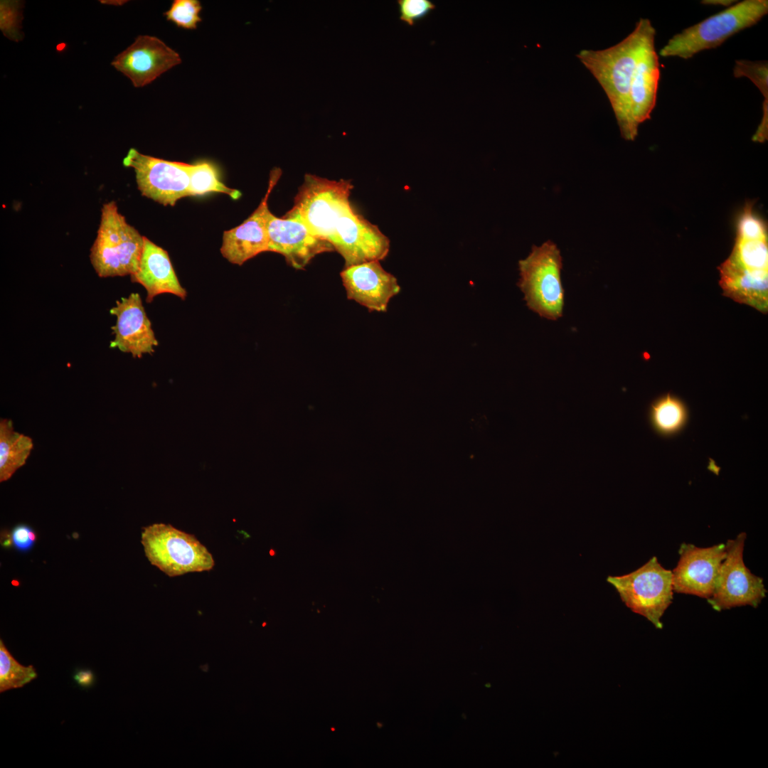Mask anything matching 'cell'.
<instances>
[{"instance_id": "6da1fadb", "label": "cell", "mask_w": 768, "mask_h": 768, "mask_svg": "<svg viewBox=\"0 0 768 768\" xmlns=\"http://www.w3.org/2000/svg\"><path fill=\"white\" fill-rule=\"evenodd\" d=\"M351 180H329L306 174L283 215L303 223L309 231L329 242L344 259L345 267L383 260L390 240L378 228L351 207Z\"/></svg>"}, {"instance_id": "7a4b0ae2", "label": "cell", "mask_w": 768, "mask_h": 768, "mask_svg": "<svg viewBox=\"0 0 768 768\" xmlns=\"http://www.w3.org/2000/svg\"><path fill=\"white\" fill-rule=\"evenodd\" d=\"M720 284L726 296L762 312L768 306L767 224L745 203L736 218V238L730 257L719 267Z\"/></svg>"}, {"instance_id": "3957f363", "label": "cell", "mask_w": 768, "mask_h": 768, "mask_svg": "<svg viewBox=\"0 0 768 768\" xmlns=\"http://www.w3.org/2000/svg\"><path fill=\"white\" fill-rule=\"evenodd\" d=\"M654 29L649 19L641 18L619 43L601 50L583 49L576 55L602 86L621 135L628 141L634 140L629 124L630 88L643 43Z\"/></svg>"}, {"instance_id": "277c9868", "label": "cell", "mask_w": 768, "mask_h": 768, "mask_svg": "<svg viewBox=\"0 0 768 768\" xmlns=\"http://www.w3.org/2000/svg\"><path fill=\"white\" fill-rule=\"evenodd\" d=\"M768 13L767 0L736 2L673 36L660 49L663 58L684 60L715 48L735 34L757 24Z\"/></svg>"}, {"instance_id": "5b68a950", "label": "cell", "mask_w": 768, "mask_h": 768, "mask_svg": "<svg viewBox=\"0 0 768 768\" xmlns=\"http://www.w3.org/2000/svg\"><path fill=\"white\" fill-rule=\"evenodd\" d=\"M144 236L119 213L114 201L105 203L97 235L90 248L92 265L100 277L130 276L139 267Z\"/></svg>"}, {"instance_id": "8992f818", "label": "cell", "mask_w": 768, "mask_h": 768, "mask_svg": "<svg viewBox=\"0 0 768 768\" xmlns=\"http://www.w3.org/2000/svg\"><path fill=\"white\" fill-rule=\"evenodd\" d=\"M562 257L550 240L533 246L528 256L518 262V287L527 306L540 316L556 320L562 314L564 289L561 282Z\"/></svg>"}, {"instance_id": "52a82bcc", "label": "cell", "mask_w": 768, "mask_h": 768, "mask_svg": "<svg viewBox=\"0 0 768 768\" xmlns=\"http://www.w3.org/2000/svg\"><path fill=\"white\" fill-rule=\"evenodd\" d=\"M141 543L150 563L169 577L210 571L215 565L213 555L195 535L170 524L143 528Z\"/></svg>"}, {"instance_id": "ba28073f", "label": "cell", "mask_w": 768, "mask_h": 768, "mask_svg": "<svg viewBox=\"0 0 768 768\" xmlns=\"http://www.w3.org/2000/svg\"><path fill=\"white\" fill-rule=\"evenodd\" d=\"M607 581L617 591L622 601L632 612L648 619L658 629L661 618L673 599L672 572L651 558L636 570L620 576H609Z\"/></svg>"}, {"instance_id": "9c48e42d", "label": "cell", "mask_w": 768, "mask_h": 768, "mask_svg": "<svg viewBox=\"0 0 768 768\" xmlns=\"http://www.w3.org/2000/svg\"><path fill=\"white\" fill-rule=\"evenodd\" d=\"M746 539V533L741 532L725 543V557L719 568L713 594L707 599L718 612L744 606L757 608L766 597L767 591L763 579L745 565L743 555Z\"/></svg>"}, {"instance_id": "30bf717a", "label": "cell", "mask_w": 768, "mask_h": 768, "mask_svg": "<svg viewBox=\"0 0 768 768\" xmlns=\"http://www.w3.org/2000/svg\"><path fill=\"white\" fill-rule=\"evenodd\" d=\"M123 164L134 169L142 195L164 206H174L190 196V164L171 161L143 154L130 149Z\"/></svg>"}, {"instance_id": "8fae6325", "label": "cell", "mask_w": 768, "mask_h": 768, "mask_svg": "<svg viewBox=\"0 0 768 768\" xmlns=\"http://www.w3.org/2000/svg\"><path fill=\"white\" fill-rule=\"evenodd\" d=\"M678 554L677 565L671 570L674 593L709 599L725 557V543L702 548L682 543Z\"/></svg>"}, {"instance_id": "7c38bea8", "label": "cell", "mask_w": 768, "mask_h": 768, "mask_svg": "<svg viewBox=\"0 0 768 768\" xmlns=\"http://www.w3.org/2000/svg\"><path fill=\"white\" fill-rule=\"evenodd\" d=\"M181 62L179 54L159 38L139 36L114 58L111 65L127 77L135 87H142Z\"/></svg>"}, {"instance_id": "4fadbf2b", "label": "cell", "mask_w": 768, "mask_h": 768, "mask_svg": "<svg viewBox=\"0 0 768 768\" xmlns=\"http://www.w3.org/2000/svg\"><path fill=\"white\" fill-rule=\"evenodd\" d=\"M282 174L279 168L270 175L267 192L255 211L242 223L223 233L222 255L230 262L242 265L258 254L267 251L268 198Z\"/></svg>"}, {"instance_id": "5bb4252c", "label": "cell", "mask_w": 768, "mask_h": 768, "mask_svg": "<svg viewBox=\"0 0 768 768\" xmlns=\"http://www.w3.org/2000/svg\"><path fill=\"white\" fill-rule=\"evenodd\" d=\"M267 251L283 255L289 265L304 269L316 255L334 250L326 240L313 235L301 221L278 218L271 212L267 221Z\"/></svg>"}, {"instance_id": "9a60e30c", "label": "cell", "mask_w": 768, "mask_h": 768, "mask_svg": "<svg viewBox=\"0 0 768 768\" xmlns=\"http://www.w3.org/2000/svg\"><path fill=\"white\" fill-rule=\"evenodd\" d=\"M340 275L347 298L370 311L385 312L390 300L400 291L396 277L378 260L344 267Z\"/></svg>"}, {"instance_id": "2e32d148", "label": "cell", "mask_w": 768, "mask_h": 768, "mask_svg": "<svg viewBox=\"0 0 768 768\" xmlns=\"http://www.w3.org/2000/svg\"><path fill=\"white\" fill-rule=\"evenodd\" d=\"M110 314L117 318L112 327L114 338L111 347L131 353L134 358L154 351L158 341L139 294L132 293L116 301Z\"/></svg>"}, {"instance_id": "e0dca14e", "label": "cell", "mask_w": 768, "mask_h": 768, "mask_svg": "<svg viewBox=\"0 0 768 768\" xmlns=\"http://www.w3.org/2000/svg\"><path fill=\"white\" fill-rule=\"evenodd\" d=\"M656 29L641 46L629 93V124L635 139L641 124L651 118L656 106L660 78L658 55L655 48Z\"/></svg>"}, {"instance_id": "ac0fdd59", "label": "cell", "mask_w": 768, "mask_h": 768, "mask_svg": "<svg viewBox=\"0 0 768 768\" xmlns=\"http://www.w3.org/2000/svg\"><path fill=\"white\" fill-rule=\"evenodd\" d=\"M131 279L145 288L147 302L164 293L172 294L182 299L187 294L178 279L168 252L146 237H144L138 270L131 275Z\"/></svg>"}, {"instance_id": "d6986e66", "label": "cell", "mask_w": 768, "mask_h": 768, "mask_svg": "<svg viewBox=\"0 0 768 768\" xmlns=\"http://www.w3.org/2000/svg\"><path fill=\"white\" fill-rule=\"evenodd\" d=\"M33 449L32 439L14 431L12 421H0V481L9 479L26 464Z\"/></svg>"}, {"instance_id": "ffe728a7", "label": "cell", "mask_w": 768, "mask_h": 768, "mask_svg": "<svg viewBox=\"0 0 768 768\" xmlns=\"http://www.w3.org/2000/svg\"><path fill=\"white\" fill-rule=\"evenodd\" d=\"M736 78H747L759 89L764 101L762 117L752 141L763 143L768 139V63L767 60H737L733 68Z\"/></svg>"}, {"instance_id": "44dd1931", "label": "cell", "mask_w": 768, "mask_h": 768, "mask_svg": "<svg viewBox=\"0 0 768 768\" xmlns=\"http://www.w3.org/2000/svg\"><path fill=\"white\" fill-rule=\"evenodd\" d=\"M212 192L225 193L235 200L241 196L239 191L230 188L221 182L213 164L201 161L190 164V196H203Z\"/></svg>"}, {"instance_id": "7402d4cb", "label": "cell", "mask_w": 768, "mask_h": 768, "mask_svg": "<svg viewBox=\"0 0 768 768\" xmlns=\"http://www.w3.org/2000/svg\"><path fill=\"white\" fill-rule=\"evenodd\" d=\"M686 417L684 405L670 394L652 405V423L663 434H668L678 431L684 425Z\"/></svg>"}, {"instance_id": "603a6c76", "label": "cell", "mask_w": 768, "mask_h": 768, "mask_svg": "<svg viewBox=\"0 0 768 768\" xmlns=\"http://www.w3.org/2000/svg\"><path fill=\"white\" fill-rule=\"evenodd\" d=\"M32 665L25 666L18 663L0 641V693L24 686L37 678Z\"/></svg>"}, {"instance_id": "cb8c5ba5", "label": "cell", "mask_w": 768, "mask_h": 768, "mask_svg": "<svg viewBox=\"0 0 768 768\" xmlns=\"http://www.w3.org/2000/svg\"><path fill=\"white\" fill-rule=\"evenodd\" d=\"M202 6L197 0H175L170 9L164 13L169 21L178 27L186 29H195L201 18L199 14Z\"/></svg>"}, {"instance_id": "d4e9b609", "label": "cell", "mask_w": 768, "mask_h": 768, "mask_svg": "<svg viewBox=\"0 0 768 768\" xmlns=\"http://www.w3.org/2000/svg\"><path fill=\"white\" fill-rule=\"evenodd\" d=\"M400 19L413 26L425 18L436 7L430 0H398Z\"/></svg>"}, {"instance_id": "484cf974", "label": "cell", "mask_w": 768, "mask_h": 768, "mask_svg": "<svg viewBox=\"0 0 768 768\" xmlns=\"http://www.w3.org/2000/svg\"><path fill=\"white\" fill-rule=\"evenodd\" d=\"M37 539L36 532L28 526L21 524L13 528L9 535V543L19 551L26 552L33 546Z\"/></svg>"}, {"instance_id": "4316f807", "label": "cell", "mask_w": 768, "mask_h": 768, "mask_svg": "<svg viewBox=\"0 0 768 768\" xmlns=\"http://www.w3.org/2000/svg\"><path fill=\"white\" fill-rule=\"evenodd\" d=\"M73 678L78 686L83 688H89L95 683V675L90 669L78 670L75 673Z\"/></svg>"}, {"instance_id": "83f0119b", "label": "cell", "mask_w": 768, "mask_h": 768, "mask_svg": "<svg viewBox=\"0 0 768 768\" xmlns=\"http://www.w3.org/2000/svg\"><path fill=\"white\" fill-rule=\"evenodd\" d=\"M736 2H737L736 1H732V0H703V1H701V4H705V5L721 6H725L726 8L732 6V4H735Z\"/></svg>"}]
</instances>
